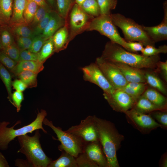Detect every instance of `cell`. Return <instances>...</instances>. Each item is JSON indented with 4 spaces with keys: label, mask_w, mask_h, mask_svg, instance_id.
<instances>
[{
    "label": "cell",
    "mask_w": 167,
    "mask_h": 167,
    "mask_svg": "<svg viewBox=\"0 0 167 167\" xmlns=\"http://www.w3.org/2000/svg\"><path fill=\"white\" fill-rule=\"evenodd\" d=\"M142 54L146 56H151L159 55L160 54H166L167 53V46L166 45L156 48L152 45L145 46L141 52Z\"/></svg>",
    "instance_id": "d590c367"
},
{
    "label": "cell",
    "mask_w": 167,
    "mask_h": 167,
    "mask_svg": "<svg viewBox=\"0 0 167 167\" xmlns=\"http://www.w3.org/2000/svg\"><path fill=\"white\" fill-rule=\"evenodd\" d=\"M11 99L13 105L16 108L17 111L19 112L21 107V103L24 100L23 92L16 91L12 93Z\"/></svg>",
    "instance_id": "f6af8a7d"
},
{
    "label": "cell",
    "mask_w": 167,
    "mask_h": 167,
    "mask_svg": "<svg viewBox=\"0 0 167 167\" xmlns=\"http://www.w3.org/2000/svg\"><path fill=\"white\" fill-rule=\"evenodd\" d=\"M36 3H37L39 6L48 7L49 6L46 4L45 0H32Z\"/></svg>",
    "instance_id": "11a10c76"
},
{
    "label": "cell",
    "mask_w": 167,
    "mask_h": 167,
    "mask_svg": "<svg viewBox=\"0 0 167 167\" xmlns=\"http://www.w3.org/2000/svg\"><path fill=\"white\" fill-rule=\"evenodd\" d=\"M85 0H75L76 3L80 6L82 4Z\"/></svg>",
    "instance_id": "9f6ffc18"
},
{
    "label": "cell",
    "mask_w": 167,
    "mask_h": 167,
    "mask_svg": "<svg viewBox=\"0 0 167 167\" xmlns=\"http://www.w3.org/2000/svg\"><path fill=\"white\" fill-rule=\"evenodd\" d=\"M146 84V83L140 82H128L126 86L140 92L143 94L147 88Z\"/></svg>",
    "instance_id": "c3c4849f"
},
{
    "label": "cell",
    "mask_w": 167,
    "mask_h": 167,
    "mask_svg": "<svg viewBox=\"0 0 167 167\" xmlns=\"http://www.w3.org/2000/svg\"><path fill=\"white\" fill-rule=\"evenodd\" d=\"M1 49L11 59L18 62H19L20 50L15 42Z\"/></svg>",
    "instance_id": "ab89813d"
},
{
    "label": "cell",
    "mask_w": 167,
    "mask_h": 167,
    "mask_svg": "<svg viewBox=\"0 0 167 167\" xmlns=\"http://www.w3.org/2000/svg\"><path fill=\"white\" fill-rule=\"evenodd\" d=\"M95 62L115 90L122 89L126 85L128 82L115 63L101 57L97 58Z\"/></svg>",
    "instance_id": "9c48e42d"
},
{
    "label": "cell",
    "mask_w": 167,
    "mask_h": 167,
    "mask_svg": "<svg viewBox=\"0 0 167 167\" xmlns=\"http://www.w3.org/2000/svg\"><path fill=\"white\" fill-rule=\"evenodd\" d=\"M69 32L67 22L60 28L52 36L55 52H58L66 49L69 42Z\"/></svg>",
    "instance_id": "ac0fdd59"
},
{
    "label": "cell",
    "mask_w": 167,
    "mask_h": 167,
    "mask_svg": "<svg viewBox=\"0 0 167 167\" xmlns=\"http://www.w3.org/2000/svg\"><path fill=\"white\" fill-rule=\"evenodd\" d=\"M52 11H49L44 19L32 28L35 36L42 34L49 22Z\"/></svg>",
    "instance_id": "f35d334b"
},
{
    "label": "cell",
    "mask_w": 167,
    "mask_h": 167,
    "mask_svg": "<svg viewBox=\"0 0 167 167\" xmlns=\"http://www.w3.org/2000/svg\"><path fill=\"white\" fill-rule=\"evenodd\" d=\"M141 95L156 105L167 107L166 98L153 88H147Z\"/></svg>",
    "instance_id": "7402d4cb"
},
{
    "label": "cell",
    "mask_w": 167,
    "mask_h": 167,
    "mask_svg": "<svg viewBox=\"0 0 167 167\" xmlns=\"http://www.w3.org/2000/svg\"><path fill=\"white\" fill-rule=\"evenodd\" d=\"M58 13L67 20L73 0H56Z\"/></svg>",
    "instance_id": "836d02e7"
},
{
    "label": "cell",
    "mask_w": 167,
    "mask_h": 167,
    "mask_svg": "<svg viewBox=\"0 0 167 167\" xmlns=\"http://www.w3.org/2000/svg\"><path fill=\"white\" fill-rule=\"evenodd\" d=\"M9 165L6 158L0 152V167H9Z\"/></svg>",
    "instance_id": "f5cc1de1"
},
{
    "label": "cell",
    "mask_w": 167,
    "mask_h": 167,
    "mask_svg": "<svg viewBox=\"0 0 167 167\" xmlns=\"http://www.w3.org/2000/svg\"><path fill=\"white\" fill-rule=\"evenodd\" d=\"M15 166L18 167H32L27 160L18 159L15 161Z\"/></svg>",
    "instance_id": "816d5d0a"
},
{
    "label": "cell",
    "mask_w": 167,
    "mask_h": 167,
    "mask_svg": "<svg viewBox=\"0 0 167 167\" xmlns=\"http://www.w3.org/2000/svg\"><path fill=\"white\" fill-rule=\"evenodd\" d=\"M105 99L114 111L125 113L133 108L135 100L122 89L110 94L103 93Z\"/></svg>",
    "instance_id": "4fadbf2b"
},
{
    "label": "cell",
    "mask_w": 167,
    "mask_h": 167,
    "mask_svg": "<svg viewBox=\"0 0 167 167\" xmlns=\"http://www.w3.org/2000/svg\"><path fill=\"white\" fill-rule=\"evenodd\" d=\"M117 66L128 82L146 83L145 71L121 62H114Z\"/></svg>",
    "instance_id": "2e32d148"
},
{
    "label": "cell",
    "mask_w": 167,
    "mask_h": 167,
    "mask_svg": "<svg viewBox=\"0 0 167 167\" xmlns=\"http://www.w3.org/2000/svg\"><path fill=\"white\" fill-rule=\"evenodd\" d=\"M33 38L15 36V44L20 50L28 49L31 46Z\"/></svg>",
    "instance_id": "b9f144b4"
},
{
    "label": "cell",
    "mask_w": 167,
    "mask_h": 167,
    "mask_svg": "<svg viewBox=\"0 0 167 167\" xmlns=\"http://www.w3.org/2000/svg\"><path fill=\"white\" fill-rule=\"evenodd\" d=\"M135 101L143 94L129 87L126 86L122 89Z\"/></svg>",
    "instance_id": "681fc988"
},
{
    "label": "cell",
    "mask_w": 167,
    "mask_h": 167,
    "mask_svg": "<svg viewBox=\"0 0 167 167\" xmlns=\"http://www.w3.org/2000/svg\"><path fill=\"white\" fill-rule=\"evenodd\" d=\"M156 72L160 73L164 80L167 82V61L162 62L160 60L157 63L155 69Z\"/></svg>",
    "instance_id": "7dc6e473"
},
{
    "label": "cell",
    "mask_w": 167,
    "mask_h": 167,
    "mask_svg": "<svg viewBox=\"0 0 167 167\" xmlns=\"http://www.w3.org/2000/svg\"><path fill=\"white\" fill-rule=\"evenodd\" d=\"M110 15L114 24L122 30L126 41H137L145 46H155V43L148 36L143 25L120 13L111 14Z\"/></svg>",
    "instance_id": "5b68a950"
},
{
    "label": "cell",
    "mask_w": 167,
    "mask_h": 167,
    "mask_svg": "<svg viewBox=\"0 0 167 167\" xmlns=\"http://www.w3.org/2000/svg\"><path fill=\"white\" fill-rule=\"evenodd\" d=\"M164 15L161 22L158 25L153 26H143L148 36L155 43L167 39V2L163 4Z\"/></svg>",
    "instance_id": "5bb4252c"
},
{
    "label": "cell",
    "mask_w": 167,
    "mask_h": 167,
    "mask_svg": "<svg viewBox=\"0 0 167 167\" xmlns=\"http://www.w3.org/2000/svg\"><path fill=\"white\" fill-rule=\"evenodd\" d=\"M2 49V46H1V41H0V49Z\"/></svg>",
    "instance_id": "91938a15"
},
{
    "label": "cell",
    "mask_w": 167,
    "mask_h": 167,
    "mask_svg": "<svg viewBox=\"0 0 167 167\" xmlns=\"http://www.w3.org/2000/svg\"><path fill=\"white\" fill-rule=\"evenodd\" d=\"M41 136L37 129L33 136L26 134L17 137L20 147L17 152L25 155L32 167H48L52 161L42 150L40 142Z\"/></svg>",
    "instance_id": "3957f363"
},
{
    "label": "cell",
    "mask_w": 167,
    "mask_h": 167,
    "mask_svg": "<svg viewBox=\"0 0 167 167\" xmlns=\"http://www.w3.org/2000/svg\"><path fill=\"white\" fill-rule=\"evenodd\" d=\"M27 0H13L12 14L9 26L26 23L24 13Z\"/></svg>",
    "instance_id": "d6986e66"
},
{
    "label": "cell",
    "mask_w": 167,
    "mask_h": 167,
    "mask_svg": "<svg viewBox=\"0 0 167 167\" xmlns=\"http://www.w3.org/2000/svg\"><path fill=\"white\" fill-rule=\"evenodd\" d=\"M101 57L109 62H121L140 69H155L160 59L159 55L146 56L132 53L110 41L106 43Z\"/></svg>",
    "instance_id": "7a4b0ae2"
},
{
    "label": "cell",
    "mask_w": 167,
    "mask_h": 167,
    "mask_svg": "<svg viewBox=\"0 0 167 167\" xmlns=\"http://www.w3.org/2000/svg\"><path fill=\"white\" fill-rule=\"evenodd\" d=\"M145 77L146 83L160 92L167 95V88L165 84L156 73L145 71Z\"/></svg>",
    "instance_id": "603a6c76"
},
{
    "label": "cell",
    "mask_w": 167,
    "mask_h": 167,
    "mask_svg": "<svg viewBox=\"0 0 167 167\" xmlns=\"http://www.w3.org/2000/svg\"><path fill=\"white\" fill-rule=\"evenodd\" d=\"M98 140L107 161L108 167H119L117 152L124 136L120 134L114 123L93 115Z\"/></svg>",
    "instance_id": "6da1fadb"
},
{
    "label": "cell",
    "mask_w": 167,
    "mask_h": 167,
    "mask_svg": "<svg viewBox=\"0 0 167 167\" xmlns=\"http://www.w3.org/2000/svg\"><path fill=\"white\" fill-rule=\"evenodd\" d=\"M13 0H0V11L5 24H9L13 11Z\"/></svg>",
    "instance_id": "83f0119b"
},
{
    "label": "cell",
    "mask_w": 167,
    "mask_h": 167,
    "mask_svg": "<svg viewBox=\"0 0 167 167\" xmlns=\"http://www.w3.org/2000/svg\"><path fill=\"white\" fill-rule=\"evenodd\" d=\"M54 52V48L52 37L46 41L38 53V61L43 64Z\"/></svg>",
    "instance_id": "484cf974"
},
{
    "label": "cell",
    "mask_w": 167,
    "mask_h": 167,
    "mask_svg": "<svg viewBox=\"0 0 167 167\" xmlns=\"http://www.w3.org/2000/svg\"><path fill=\"white\" fill-rule=\"evenodd\" d=\"M81 70L84 79L99 87L104 93L110 94L115 91L95 62L82 68Z\"/></svg>",
    "instance_id": "8fae6325"
},
{
    "label": "cell",
    "mask_w": 167,
    "mask_h": 167,
    "mask_svg": "<svg viewBox=\"0 0 167 167\" xmlns=\"http://www.w3.org/2000/svg\"><path fill=\"white\" fill-rule=\"evenodd\" d=\"M133 108L140 112L148 114L154 111L167 109V107L155 105L142 95L135 101Z\"/></svg>",
    "instance_id": "ffe728a7"
},
{
    "label": "cell",
    "mask_w": 167,
    "mask_h": 167,
    "mask_svg": "<svg viewBox=\"0 0 167 167\" xmlns=\"http://www.w3.org/2000/svg\"><path fill=\"white\" fill-rule=\"evenodd\" d=\"M46 41L41 35L35 36L33 39L30 47L28 49L32 52L38 53Z\"/></svg>",
    "instance_id": "60d3db41"
},
{
    "label": "cell",
    "mask_w": 167,
    "mask_h": 167,
    "mask_svg": "<svg viewBox=\"0 0 167 167\" xmlns=\"http://www.w3.org/2000/svg\"><path fill=\"white\" fill-rule=\"evenodd\" d=\"M0 62L11 71L18 63L10 58L1 49H0Z\"/></svg>",
    "instance_id": "7bdbcfd3"
},
{
    "label": "cell",
    "mask_w": 167,
    "mask_h": 167,
    "mask_svg": "<svg viewBox=\"0 0 167 167\" xmlns=\"http://www.w3.org/2000/svg\"><path fill=\"white\" fill-rule=\"evenodd\" d=\"M38 53L32 52L28 49L20 50L19 62L23 61H38Z\"/></svg>",
    "instance_id": "ee69618b"
},
{
    "label": "cell",
    "mask_w": 167,
    "mask_h": 167,
    "mask_svg": "<svg viewBox=\"0 0 167 167\" xmlns=\"http://www.w3.org/2000/svg\"><path fill=\"white\" fill-rule=\"evenodd\" d=\"M43 124L50 127L56 134L61 143L58 147L60 151H64L75 158L84 152L87 143L81 138L62 131L59 127L55 126L52 121L47 118L44 119Z\"/></svg>",
    "instance_id": "8992f818"
},
{
    "label": "cell",
    "mask_w": 167,
    "mask_h": 167,
    "mask_svg": "<svg viewBox=\"0 0 167 167\" xmlns=\"http://www.w3.org/2000/svg\"><path fill=\"white\" fill-rule=\"evenodd\" d=\"M110 15H100L91 20L86 31H96L108 38L110 41L125 49L126 41L119 34Z\"/></svg>",
    "instance_id": "52a82bcc"
},
{
    "label": "cell",
    "mask_w": 167,
    "mask_h": 167,
    "mask_svg": "<svg viewBox=\"0 0 167 167\" xmlns=\"http://www.w3.org/2000/svg\"><path fill=\"white\" fill-rule=\"evenodd\" d=\"M159 165L162 167H167V155L166 152L162 156L159 163Z\"/></svg>",
    "instance_id": "db71d44e"
},
{
    "label": "cell",
    "mask_w": 167,
    "mask_h": 167,
    "mask_svg": "<svg viewBox=\"0 0 167 167\" xmlns=\"http://www.w3.org/2000/svg\"><path fill=\"white\" fill-rule=\"evenodd\" d=\"M84 152L99 167H108L107 160L99 140L87 143Z\"/></svg>",
    "instance_id": "9a60e30c"
},
{
    "label": "cell",
    "mask_w": 167,
    "mask_h": 167,
    "mask_svg": "<svg viewBox=\"0 0 167 167\" xmlns=\"http://www.w3.org/2000/svg\"><path fill=\"white\" fill-rule=\"evenodd\" d=\"M10 31L15 36L34 38L32 29L26 23L9 26Z\"/></svg>",
    "instance_id": "d4e9b609"
},
{
    "label": "cell",
    "mask_w": 167,
    "mask_h": 167,
    "mask_svg": "<svg viewBox=\"0 0 167 167\" xmlns=\"http://www.w3.org/2000/svg\"><path fill=\"white\" fill-rule=\"evenodd\" d=\"M100 15H110L111 10L116 7L117 0H96Z\"/></svg>",
    "instance_id": "d6a6232c"
},
{
    "label": "cell",
    "mask_w": 167,
    "mask_h": 167,
    "mask_svg": "<svg viewBox=\"0 0 167 167\" xmlns=\"http://www.w3.org/2000/svg\"><path fill=\"white\" fill-rule=\"evenodd\" d=\"M12 86L16 91L23 92L28 87L20 79H15L12 82Z\"/></svg>",
    "instance_id": "f907efd6"
},
{
    "label": "cell",
    "mask_w": 167,
    "mask_h": 167,
    "mask_svg": "<svg viewBox=\"0 0 167 167\" xmlns=\"http://www.w3.org/2000/svg\"><path fill=\"white\" fill-rule=\"evenodd\" d=\"M143 45L141 42L137 41H126L125 49L132 52H141L143 48Z\"/></svg>",
    "instance_id": "bcb514c9"
},
{
    "label": "cell",
    "mask_w": 167,
    "mask_h": 167,
    "mask_svg": "<svg viewBox=\"0 0 167 167\" xmlns=\"http://www.w3.org/2000/svg\"><path fill=\"white\" fill-rule=\"evenodd\" d=\"M76 161L77 167H99L88 157L84 152L76 157Z\"/></svg>",
    "instance_id": "74e56055"
},
{
    "label": "cell",
    "mask_w": 167,
    "mask_h": 167,
    "mask_svg": "<svg viewBox=\"0 0 167 167\" xmlns=\"http://www.w3.org/2000/svg\"><path fill=\"white\" fill-rule=\"evenodd\" d=\"M65 131L80 137L86 143L98 141L93 116H88L79 125L72 126Z\"/></svg>",
    "instance_id": "7c38bea8"
},
{
    "label": "cell",
    "mask_w": 167,
    "mask_h": 167,
    "mask_svg": "<svg viewBox=\"0 0 167 167\" xmlns=\"http://www.w3.org/2000/svg\"><path fill=\"white\" fill-rule=\"evenodd\" d=\"M124 113L128 123L142 134H148L152 131L161 127L160 125L149 114L140 112L133 108Z\"/></svg>",
    "instance_id": "ba28073f"
},
{
    "label": "cell",
    "mask_w": 167,
    "mask_h": 167,
    "mask_svg": "<svg viewBox=\"0 0 167 167\" xmlns=\"http://www.w3.org/2000/svg\"><path fill=\"white\" fill-rule=\"evenodd\" d=\"M80 7L86 13L92 17H96L100 15L96 0H85Z\"/></svg>",
    "instance_id": "4dcf8cb0"
},
{
    "label": "cell",
    "mask_w": 167,
    "mask_h": 167,
    "mask_svg": "<svg viewBox=\"0 0 167 167\" xmlns=\"http://www.w3.org/2000/svg\"><path fill=\"white\" fill-rule=\"evenodd\" d=\"M43 64L38 61H23L18 62L11 71L15 75L21 72L28 71L38 74L44 69Z\"/></svg>",
    "instance_id": "44dd1931"
},
{
    "label": "cell",
    "mask_w": 167,
    "mask_h": 167,
    "mask_svg": "<svg viewBox=\"0 0 167 167\" xmlns=\"http://www.w3.org/2000/svg\"><path fill=\"white\" fill-rule=\"evenodd\" d=\"M47 115L46 111L41 109L39 111L35 120L29 124L18 129L14 128L15 126L21 123L18 121L14 125L10 127H7L10 124L9 122L3 121L0 122V149L6 150L10 142L18 136L31 133L37 129H41L45 134L47 131L43 127V122Z\"/></svg>",
    "instance_id": "277c9868"
},
{
    "label": "cell",
    "mask_w": 167,
    "mask_h": 167,
    "mask_svg": "<svg viewBox=\"0 0 167 167\" xmlns=\"http://www.w3.org/2000/svg\"><path fill=\"white\" fill-rule=\"evenodd\" d=\"M51 10L49 6H39L32 22L28 25L32 29L44 19L47 13Z\"/></svg>",
    "instance_id": "8d00e7d4"
},
{
    "label": "cell",
    "mask_w": 167,
    "mask_h": 167,
    "mask_svg": "<svg viewBox=\"0 0 167 167\" xmlns=\"http://www.w3.org/2000/svg\"><path fill=\"white\" fill-rule=\"evenodd\" d=\"M4 24H5L2 17L0 11V27L4 25Z\"/></svg>",
    "instance_id": "6f0895ef"
},
{
    "label": "cell",
    "mask_w": 167,
    "mask_h": 167,
    "mask_svg": "<svg viewBox=\"0 0 167 167\" xmlns=\"http://www.w3.org/2000/svg\"><path fill=\"white\" fill-rule=\"evenodd\" d=\"M4 26L3 25L0 27V39L2 49L15 42L14 37L10 31L9 26Z\"/></svg>",
    "instance_id": "f1b7e54d"
},
{
    "label": "cell",
    "mask_w": 167,
    "mask_h": 167,
    "mask_svg": "<svg viewBox=\"0 0 167 167\" xmlns=\"http://www.w3.org/2000/svg\"><path fill=\"white\" fill-rule=\"evenodd\" d=\"M163 129L167 128V110H158L148 114Z\"/></svg>",
    "instance_id": "e575fe53"
},
{
    "label": "cell",
    "mask_w": 167,
    "mask_h": 167,
    "mask_svg": "<svg viewBox=\"0 0 167 167\" xmlns=\"http://www.w3.org/2000/svg\"><path fill=\"white\" fill-rule=\"evenodd\" d=\"M49 3L52 5L54 4V0H47Z\"/></svg>",
    "instance_id": "680465c9"
},
{
    "label": "cell",
    "mask_w": 167,
    "mask_h": 167,
    "mask_svg": "<svg viewBox=\"0 0 167 167\" xmlns=\"http://www.w3.org/2000/svg\"><path fill=\"white\" fill-rule=\"evenodd\" d=\"M62 152L60 156L52 161L48 167H77L75 157L64 151Z\"/></svg>",
    "instance_id": "cb8c5ba5"
},
{
    "label": "cell",
    "mask_w": 167,
    "mask_h": 167,
    "mask_svg": "<svg viewBox=\"0 0 167 167\" xmlns=\"http://www.w3.org/2000/svg\"><path fill=\"white\" fill-rule=\"evenodd\" d=\"M66 20L60 15L58 12L52 11L49 22L42 34L41 36L47 40L66 24Z\"/></svg>",
    "instance_id": "e0dca14e"
},
{
    "label": "cell",
    "mask_w": 167,
    "mask_h": 167,
    "mask_svg": "<svg viewBox=\"0 0 167 167\" xmlns=\"http://www.w3.org/2000/svg\"><path fill=\"white\" fill-rule=\"evenodd\" d=\"M94 17L88 14L75 3L70 14L69 24L67 23L70 41L77 35L86 31L91 20Z\"/></svg>",
    "instance_id": "30bf717a"
},
{
    "label": "cell",
    "mask_w": 167,
    "mask_h": 167,
    "mask_svg": "<svg viewBox=\"0 0 167 167\" xmlns=\"http://www.w3.org/2000/svg\"><path fill=\"white\" fill-rule=\"evenodd\" d=\"M37 74L31 71H25L21 72L17 76L26 85L28 88H32L37 86Z\"/></svg>",
    "instance_id": "f546056e"
},
{
    "label": "cell",
    "mask_w": 167,
    "mask_h": 167,
    "mask_svg": "<svg viewBox=\"0 0 167 167\" xmlns=\"http://www.w3.org/2000/svg\"><path fill=\"white\" fill-rule=\"evenodd\" d=\"M0 77L4 84L7 90L8 99L13 105L11 99V76L6 68L0 62Z\"/></svg>",
    "instance_id": "4316f807"
},
{
    "label": "cell",
    "mask_w": 167,
    "mask_h": 167,
    "mask_svg": "<svg viewBox=\"0 0 167 167\" xmlns=\"http://www.w3.org/2000/svg\"><path fill=\"white\" fill-rule=\"evenodd\" d=\"M39 6L32 0H27L24 13V18L27 24H29L31 23Z\"/></svg>",
    "instance_id": "1f68e13d"
}]
</instances>
